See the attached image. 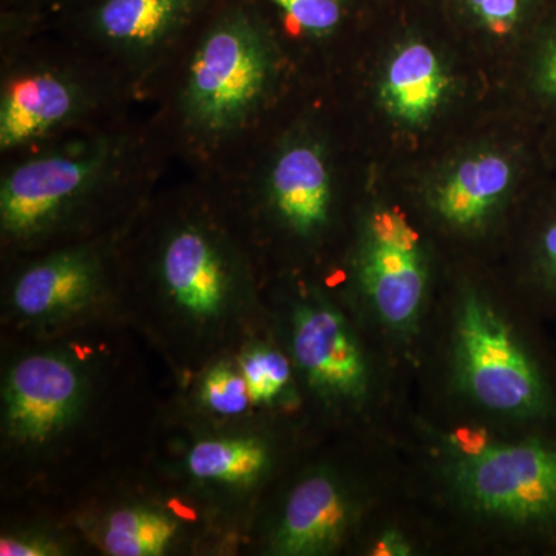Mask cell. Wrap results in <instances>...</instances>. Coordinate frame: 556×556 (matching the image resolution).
<instances>
[{"label":"cell","instance_id":"obj_15","mask_svg":"<svg viewBox=\"0 0 556 556\" xmlns=\"http://www.w3.org/2000/svg\"><path fill=\"white\" fill-rule=\"evenodd\" d=\"M193 0H108L98 13L102 35L118 46H155L179 24Z\"/></svg>","mask_w":556,"mask_h":556},{"label":"cell","instance_id":"obj_20","mask_svg":"<svg viewBox=\"0 0 556 556\" xmlns=\"http://www.w3.org/2000/svg\"><path fill=\"white\" fill-rule=\"evenodd\" d=\"M529 40L527 89L538 108L556 116V2Z\"/></svg>","mask_w":556,"mask_h":556},{"label":"cell","instance_id":"obj_7","mask_svg":"<svg viewBox=\"0 0 556 556\" xmlns=\"http://www.w3.org/2000/svg\"><path fill=\"white\" fill-rule=\"evenodd\" d=\"M292 350L299 368L321 396L361 401L368 391V365L345 317L327 305L300 306Z\"/></svg>","mask_w":556,"mask_h":556},{"label":"cell","instance_id":"obj_23","mask_svg":"<svg viewBox=\"0 0 556 556\" xmlns=\"http://www.w3.org/2000/svg\"><path fill=\"white\" fill-rule=\"evenodd\" d=\"M201 402L222 416L243 415L252 404L243 375L225 364L208 369L201 386Z\"/></svg>","mask_w":556,"mask_h":556},{"label":"cell","instance_id":"obj_1","mask_svg":"<svg viewBox=\"0 0 556 556\" xmlns=\"http://www.w3.org/2000/svg\"><path fill=\"white\" fill-rule=\"evenodd\" d=\"M456 316V378L468 396L514 419L556 427V380L543 357L473 289L463 292Z\"/></svg>","mask_w":556,"mask_h":556},{"label":"cell","instance_id":"obj_5","mask_svg":"<svg viewBox=\"0 0 556 556\" xmlns=\"http://www.w3.org/2000/svg\"><path fill=\"white\" fill-rule=\"evenodd\" d=\"M112 164L108 144L84 146L22 163L0 189V223L10 237L27 239L50 228L90 190Z\"/></svg>","mask_w":556,"mask_h":556},{"label":"cell","instance_id":"obj_26","mask_svg":"<svg viewBox=\"0 0 556 556\" xmlns=\"http://www.w3.org/2000/svg\"><path fill=\"white\" fill-rule=\"evenodd\" d=\"M371 555L375 556H407L412 555L407 538L399 533L397 530H388L376 540L371 548Z\"/></svg>","mask_w":556,"mask_h":556},{"label":"cell","instance_id":"obj_25","mask_svg":"<svg viewBox=\"0 0 556 556\" xmlns=\"http://www.w3.org/2000/svg\"><path fill=\"white\" fill-rule=\"evenodd\" d=\"M452 448L455 450L457 457L477 456L479 453L484 452L490 444L489 439L481 431L471 430V428H464V430L456 431L448 439Z\"/></svg>","mask_w":556,"mask_h":556},{"label":"cell","instance_id":"obj_22","mask_svg":"<svg viewBox=\"0 0 556 556\" xmlns=\"http://www.w3.org/2000/svg\"><path fill=\"white\" fill-rule=\"evenodd\" d=\"M295 28L327 38L345 24L351 0H270Z\"/></svg>","mask_w":556,"mask_h":556},{"label":"cell","instance_id":"obj_11","mask_svg":"<svg viewBox=\"0 0 556 556\" xmlns=\"http://www.w3.org/2000/svg\"><path fill=\"white\" fill-rule=\"evenodd\" d=\"M80 109L78 87L51 72L17 76L0 102V148L11 150L46 137Z\"/></svg>","mask_w":556,"mask_h":556},{"label":"cell","instance_id":"obj_6","mask_svg":"<svg viewBox=\"0 0 556 556\" xmlns=\"http://www.w3.org/2000/svg\"><path fill=\"white\" fill-rule=\"evenodd\" d=\"M84 399L79 369L61 356L39 354L14 365L5 387V419L11 437L43 442L72 422Z\"/></svg>","mask_w":556,"mask_h":556},{"label":"cell","instance_id":"obj_9","mask_svg":"<svg viewBox=\"0 0 556 556\" xmlns=\"http://www.w3.org/2000/svg\"><path fill=\"white\" fill-rule=\"evenodd\" d=\"M270 203L285 225L313 236L327 226L332 182L324 149L311 139H298L280 150L270 166Z\"/></svg>","mask_w":556,"mask_h":556},{"label":"cell","instance_id":"obj_3","mask_svg":"<svg viewBox=\"0 0 556 556\" xmlns=\"http://www.w3.org/2000/svg\"><path fill=\"white\" fill-rule=\"evenodd\" d=\"M452 477L468 507L556 548V427L456 457Z\"/></svg>","mask_w":556,"mask_h":556},{"label":"cell","instance_id":"obj_2","mask_svg":"<svg viewBox=\"0 0 556 556\" xmlns=\"http://www.w3.org/2000/svg\"><path fill=\"white\" fill-rule=\"evenodd\" d=\"M274 75V51L265 30L247 14L219 21L190 62L182 109L193 129L226 135L257 112Z\"/></svg>","mask_w":556,"mask_h":556},{"label":"cell","instance_id":"obj_13","mask_svg":"<svg viewBox=\"0 0 556 556\" xmlns=\"http://www.w3.org/2000/svg\"><path fill=\"white\" fill-rule=\"evenodd\" d=\"M348 525L350 506L343 490L327 475H314L292 490L274 535V551L287 556L327 554L338 546Z\"/></svg>","mask_w":556,"mask_h":556},{"label":"cell","instance_id":"obj_14","mask_svg":"<svg viewBox=\"0 0 556 556\" xmlns=\"http://www.w3.org/2000/svg\"><path fill=\"white\" fill-rule=\"evenodd\" d=\"M98 288V266L86 252H62L25 270L13 305L28 318H54L83 308Z\"/></svg>","mask_w":556,"mask_h":556},{"label":"cell","instance_id":"obj_21","mask_svg":"<svg viewBox=\"0 0 556 556\" xmlns=\"http://www.w3.org/2000/svg\"><path fill=\"white\" fill-rule=\"evenodd\" d=\"M252 404H273L291 382L288 358L270 348L255 346L241 358Z\"/></svg>","mask_w":556,"mask_h":556},{"label":"cell","instance_id":"obj_16","mask_svg":"<svg viewBox=\"0 0 556 556\" xmlns=\"http://www.w3.org/2000/svg\"><path fill=\"white\" fill-rule=\"evenodd\" d=\"M556 0H438L450 17L489 39H530Z\"/></svg>","mask_w":556,"mask_h":556},{"label":"cell","instance_id":"obj_8","mask_svg":"<svg viewBox=\"0 0 556 556\" xmlns=\"http://www.w3.org/2000/svg\"><path fill=\"white\" fill-rule=\"evenodd\" d=\"M521 174L522 161L515 153L473 150L457 159L434 182L431 207L453 229H481L511 195Z\"/></svg>","mask_w":556,"mask_h":556},{"label":"cell","instance_id":"obj_18","mask_svg":"<svg viewBox=\"0 0 556 556\" xmlns=\"http://www.w3.org/2000/svg\"><path fill=\"white\" fill-rule=\"evenodd\" d=\"M178 532V522L164 511L146 507L121 508L109 518L104 547L113 556H160Z\"/></svg>","mask_w":556,"mask_h":556},{"label":"cell","instance_id":"obj_12","mask_svg":"<svg viewBox=\"0 0 556 556\" xmlns=\"http://www.w3.org/2000/svg\"><path fill=\"white\" fill-rule=\"evenodd\" d=\"M164 283L186 313L199 318L217 317L229 294V274L214 240L199 228L172 236L161 262Z\"/></svg>","mask_w":556,"mask_h":556},{"label":"cell","instance_id":"obj_27","mask_svg":"<svg viewBox=\"0 0 556 556\" xmlns=\"http://www.w3.org/2000/svg\"><path fill=\"white\" fill-rule=\"evenodd\" d=\"M548 153H551L552 160L556 161V126L548 135Z\"/></svg>","mask_w":556,"mask_h":556},{"label":"cell","instance_id":"obj_4","mask_svg":"<svg viewBox=\"0 0 556 556\" xmlns=\"http://www.w3.org/2000/svg\"><path fill=\"white\" fill-rule=\"evenodd\" d=\"M358 281L387 327L407 332L416 327L426 302V249L401 211L378 206L362 229Z\"/></svg>","mask_w":556,"mask_h":556},{"label":"cell","instance_id":"obj_10","mask_svg":"<svg viewBox=\"0 0 556 556\" xmlns=\"http://www.w3.org/2000/svg\"><path fill=\"white\" fill-rule=\"evenodd\" d=\"M450 91V75L433 43L412 35L394 47L379 83L388 115L405 126H424L437 115Z\"/></svg>","mask_w":556,"mask_h":556},{"label":"cell","instance_id":"obj_24","mask_svg":"<svg viewBox=\"0 0 556 556\" xmlns=\"http://www.w3.org/2000/svg\"><path fill=\"white\" fill-rule=\"evenodd\" d=\"M58 554V547L50 541L39 538H2L0 555L2 556H51Z\"/></svg>","mask_w":556,"mask_h":556},{"label":"cell","instance_id":"obj_19","mask_svg":"<svg viewBox=\"0 0 556 556\" xmlns=\"http://www.w3.org/2000/svg\"><path fill=\"white\" fill-rule=\"evenodd\" d=\"M527 269L538 298L556 313V192L538 208L527 247Z\"/></svg>","mask_w":556,"mask_h":556},{"label":"cell","instance_id":"obj_17","mask_svg":"<svg viewBox=\"0 0 556 556\" xmlns=\"http://www.w3.org/2000/svg\"><path fill=\"white\" fill-rule=\"evenodd\" d=\"M268 450L257 439L203 441L190 450V475L204 481L249 485L268 468Z\"/></svg>","mask_w":556,"mask_h":556}]
</instances>
